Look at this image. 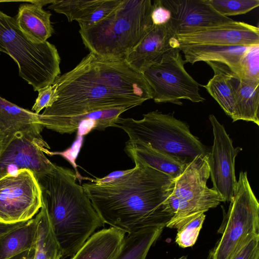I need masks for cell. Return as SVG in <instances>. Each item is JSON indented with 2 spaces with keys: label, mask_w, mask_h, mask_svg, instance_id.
Segmentation results:
<instances>
[{
  "label": "cell",
  "mask_w": 259,
  "mask_h": 259,
  "mask_svg": "<svg viewBox=\"0 0 259 259\" xmlns=\"http://www.w3.org/2000/svg\"><path fill=\"white\" fill-rule=\"evenodd\" d=\"M123 2V0H93L77 20L80 29L87 28L106 18Z\"/></svg>",
  "instance_id": "obj_27"
},
{
  "label": "cell",
  "mask_w": 259,
  "mask_h": 259,
  "mask_svg": "<svg viewBox=\"0 0 259 259\" xmlns=\"http://www.w3.org/2000/svg\"><path fill=\"white\" fill-rule=\"evenodd\" d=\"M54 1H30L20 5L14 18L20 31L31 42L43 43L53 33L50 19L52 14L42 7Z\"/></svg>",
  "instance_id": "obj_18"
},
{
  "label": "cell",
  "mask_w": 259,
  "mask_h": 259,
  "mask_svg": "<svg viewBox=\"0 0 259 259\" xmlns=\"http://www.w3.org/2000/svg\"><path fill=\"white\" fill-rule=\"evenodd\" d=\"M170 17V11L161 4L160 0H155L153 2L151 14L153 25L165 24L169 21Z\"/></svg>",
  "instance_id": "obj_34"
},
{
  "label": "cell",
  "mask_w": 259,
  "mask_h": 259,
  "mask_svg": "<svg viewBox=\"0 0 259 259\" xmlns=\"http://www.w3.org/2000/svg\"><path fill=\"white\" fill-rule=\"evenodd\" d=\"M218 230L220 239L209 259H231L252 234H259V203L246 171H241L234 194Z\"/></svg>",
  "instance_id": "obj_8"
},
{
  "label": "cell",
  "mask_w": 259,
  "mask_h": 259,
  "mask_svg": "<svg viewBox=\"0 0 259 259\" xmlns=\"http://www.w3.org/2000/svg\"><path fill=\"white\" fill-rule=\"evenodd\" d=\"M231 259H259V234H252Z\"/></svg>",
  "instance_id": "obj_33"
},
{
  "label": "cell",
  "mask_w": 259,
  "mask_h": 259,
  "mask_svg": "<svg viewBox=\"0 0 259 259\" xmlns=\"http://www.w3.org/2000/svg\"><path fill=\"white\" fill-rule=\"evenodd\" d=\"M44 127L38 114L22 108L0 96V140L21 134L42 143H47L41 132Z\"/></svg>",
  "instance_id": "obj_17"
},
{
  "label": "cell",
  "mask_w": 259,
  "mask_h": 259,
  "mask_svg": "<svg viewBox=\"0 0 259 259\" xmlns=\"http://www.w3.org/2000/svg\"><path fill=\"white\" fill-rule=\"evenodd\" d=\"M50 146L21 134L0 140V179L23 169L35 177L51 171L55 164L45 156Z\"/></svg>",
  "instance_id": "obj_11"
},
{
  "label": "cell",
  "mask_w": 259,
  "mask_h": 259,
  "mask_svg": "<svg viewBox=\"0 0 259 259\" xmlns=\"http://www.w3.org/2000/svg\"><path fill=\"white\" fill-rule=\"evenodd\" d=\"M128 109L124 107L108 108L65 116L40 117L38 114V118L44 127L61 134H70L77 130L82 121L88 119L97 121L100 125V131L107 127L114 126L120 115Z\"/></svg>",
  "instance_id": "obj_22"
},
{
  "label": "cell",
  "mask_w": 259,
  "mask_h": 259,
  "mask_svg": "<svg viewBox=\"0 0 259 259\" xmlns=\"http://www.w3.org/2000/svg\"><path fill=\"white\" fill-rule=\"evenodd\" d=\"M54 83L57 100L40 117L73 116L113 108L130 109L152 99L143 73L124 59H105L91 52Z\"/></svg>",
  "instance_id": "obj_1"
},
{
  "label": "cell",
  "mask_w": 259,
  "mask_h": 259,
  "mask_svg": "<svg viewBox=\"0 0 259 259\" xmlns=\"http://www.w3.org/2000/svg\"><path fill=\"white\" fill-rule=\"evenodd\" d=\"M36 222L0 223V259H24L34 253Z\"/></svg>",
  "instance_id": "obj_16"
},
{
  "label": "cell",
  "mask_w": 259,
  "mask_h": 259,
  "mask_svg": "<svg viewBox=\"0 0 259 259\" xmlns=\"http://www.w3.org/2000/svg\"><path fill=\"white\" fill-rule=\"evenodd\" d=\"M180 45H213L252 46L259 45V29L243 22L199 28L178 34Z\"/></svg>",
  "instance_id": "obj_15"
},
{
  "label": "cell",
  "mask_w": 259,
  "mask_h": 259,
  "mask_svg": "<svg viewBox=\"0 0 259 259\" xmlns=\"http://www.w3.org/2000/svg\"><path fill=\"white\" fill-rule=\"evenodd\" d=\"M209 119L213 135V145L208 155L212 189L223 197L225 202H230L234 196L237 183L235 170V158L242 149L233 146L232 140L214 115H209Z\"/></svg>",
  "instance_id": "obj_12"
},
{
  "label": "cell",
  "mask_w": 259,
  "mask_h": 259,
  "mask_svg": "<svg viewBox=\"0 0 259 259\" xmlns=\"http://www.w3.org/2000/svg\"><path fill=\"white\" fill-rule=\"evenodd\" d=\"M174 259H187V255H184L182 256L179 258H174Z\"/></svg>",
  "instance_id": "obj_37"
},
{
  "label": "cell",
  "mask_w": 259,
  "mask_h": 259,
  "mask_svg": "<svg viewBox=\"0 0 259 259\" xmlns=\"http://www.w3.org/2000/svg\"><path fill=\"white\" fill-rule=\"evenodd\" d=\"M162 230L161 228L148 227L127 234L116 259H146L150 248L158 239Z\"/></svg>",
  "instance_id": "obj_26"
},
{
  "label": "cell",
  "mask_w": 259,
  "mask_h": 259,
  "mask_svg": "<svg viewBox=\"0 0 259 259\" xmlns=\"http://www.w3.org/2000/svg\"><path fill=\"white\" fill-rule=\"evenodd\" d=\"M41 191L34 174L23 169L0 179V223L13 224L33 218L42 206Z\"/></svg>",
  "instance_id": "obj_10"
},
{
  "label": "cell",
  "mask_w": 259,
  "mask_h": 259,
  "mask_svg": "<svg viewBox=\"0 0 259 259\" xmlns=\"http://www.w3.org/2000/svg\"><path fill=\"white\" fill-rule=\"evenodd\" d=\"M170 12L169 22L177 35L234 21L218 13L207 0H160Z\"/></svg>",
  "instance_id": "obj_14"
},
{
  "label": "cell",
  "mask_w": 259,
  "mask_h": 259,
  "mask_svg": "<svg viewBox=\"0 0 259 259\" xmlns=\"http://www.w3.org/2000/svg\"><path fill=\"white\" fill-rule=\"evenodd\" d=\"M214 75L203 87L218 102L226 114L232 119L234 116L235 102L231 87L228 81L227 69L224 63L207 61Z\"/></svg>",
  "instance_id": "obj_25"
},
{
  "label": "cell",
  "mask_w": 259,
  "mask_h": 259,
  "mask_svg": "<svg viewBox=\"0 0 259 259\" xmlns=\"http://www.w3.org/2000/svg\"><path fill=\"white\" fill-rule=\"evenodd\" d=\"M91 2L89 0H55L48 8L64 14L69 22L77 21Z\"/></svg>",
  "instance_id": "obj_30"
},
{
  "label": "cell",
  "mask_w": 259,
  "mask_h": 259,
  "mask_svg": "<svg viewBox=\"0 0 259 259\" xmlns=\"http://www.w3.org/2000/svg\"><path fill=\"white\" fill-rule=\"evenodd\" d=\"M209 177L208 155H198L186 164L183 172L174 179L167 201L169 211L173 217L166 227L178 229L225 202L218 193L207 187Z\"/></svg>",
  "instance_id": "obj_7"
},
{
  "label": "cell",
  "mask_w": 259,
  "mask_h": 259,
  "mask_svg": "<svg viewBox=\"0 0 259 259\" xmlns=\"http://www.w3.org/2000/svg\"><path fill=\"white\" fill-rule=\"evenodd\" d=\"M240 77L259 81V45L250 46L241 62Z\"/></svg>",
  "instance_id": "obj_31"
},
{
  "label": "cell",
  "mask_w": 259,
  "mask_h": 259,
  "mask_svg": "<svg viewBox=\"0 0 259 259\" xmlns=\"http://www.w3.org/2000/svg\"><path fill=\"white\" fill-rule=\"evenodd\" d=\"M35 177L62 259L70 257L105 223L71 169L55 164L51 171Z\"/></svg>",
  "instance_id": "obj_3"
},
{
  "label": "cell",
  "mask_w": 259,
  "mask_h": 259,
  "mask_svg": "<svg viewBox=\"0 0 259 259\" xmlns=\"http://www.w3.org/2000/svg\"><path fill=\"white\" fill-rule=\"evenodd\" d=\"M151 0H123L106 18L79 33L85 47L100 57L124 59L153 24Z\"/></svg>",
  "instance_id": "obj_4"
},
{
  "label": "cell",
  "mask_w": 259,
  "mask_h": 259,
  "mask_svg": "<svg viewBox=\"0 0 259 259\" xmlns=\"http://www.w3.org/2000/svg\"><path fill=\"white\" fill-rule=\"evenodd\" d=\"M35 219L36 237L33 259H62L61 249L43 204Z\"/></svg>",
  "instance_id": "obj_24"
},
{
  "label": "cell",
  "mask_w": 259,
  "mask_h": 259,
  "mask_svg": "<svg viewBox=\"0 0 259 259\" xmlns=\"http://www.w3.org/2000/svg\"><path fill=\"white\" fill-rule=\"evenodd\" d=\"M250 46L213 45H180L186 63L214 61L224 63L239 77L241 62Z\"/></svg>",
  "instance_id": "obj_19"
},
{
  "label": "cell",
  "mask_w": 259,
  "mask_h": 259,
  "mask_svg": "<svg viewBox=\"0 0 259 259\" xmlns=\"http://www.w3.org/2000/svg\"><path fill=\"white\" fill-rule=\"evenodd\" d=\"M125 237L121 230L110 227L95 232L69 259H116Z\"/></svg>",
  "instance_id": "obj_21"
},
{
  "label": "cell",
  "mask_w": 259,
  "mask_h": 259,
  "mask_svg": "<svg viewBox=\"0 0 259 259\" xmlns=\"http://www.w3.org/2000/svg\"><path fill=\"white\" fill-rule=\"evenodd\" d=\"M0 51L17 63L19 74L34 91L52 84L61 73V59L55 45L31 42L20 31L14 17L0 11Z\"/></svg>",
  "instance_id": "obj_6"
},
{
  "label": "cell",
  "mask_w": 259,
  "mask_h": 259,
  "mask_svg": "<svg viewBox=\"0 0 259 259\" xmlns=\"http://www.w3.org/2000/svg\"><path fill=\"white\" fill-rule=\"evenodd\" d=\"M208 258V257H207ZM207 259H209L208 258Z\"/></svg>",
  "instance_id": "obj_38"
},
{
  "label": "cell",
  "mask_w": 259,
  "mask_h": 259,
  "mask_svg": "<svg viewBox=\"0 0 259 259\" xmlns=\"http://www.w3.org/2000/svg\"><path fill=\"white\" fill-rule=\"evenodd\" d=\"M125 151L129 157H136L174 179L183 172L187 163L180 159L162 153L140 143L127 141Z\"/></svg>",
  "instance_id": "obj_23"
},
{
  "label": "cell",
  "mask_w": 259,
  "mask_h": 259,
  "mask_svg": "<svg viewBox=\"0 0 259 259\" xmlns=\"http://www.w3.org/2000/svg\"><path fill=\"white\" fill-rule=\"evenodd\" d=\"M186 63L178 52L151 66L143 73L152 90V99L155 103L182 105V100L194 103L205 101L200 94L199 83L185 69Z\"/></svg>",
  "instance_id": "obj_9"
},
{
  "label": "cell",
  "mask_w": 259,
  "mask_h": 259,
  "mask_svg": "<svg viewBox=\"0 0 259 259\" xmlns=\"http://www.w3.org/2000/svg\"><path fill=\"white\" fill-rule=\"evenodd\" d=\"M38 96L32 107V110L36 114L43 109L51 107L57 100V87L53 83L38 91Z\"/></svg>",
  "instance_id": "obj_32"
},
{
  "label": "cell",
  "mask_w": 259,
  "mask_h": 259,
  "mask_svg": "<svg viewBox=\"0 0 259 259\" xmlns=\"http://www.w3.org/2000/svg\"><path fill=\"white\" fill-rule=\"evenodd\" d=\"M130 170L131 169L113 171L103 178L96 179V180L93 181V182L98 185L106 183L122 177V176L128 173Z\"/></svg>",
  "instance_id": "obj_35"
},
{
  "label": "cell",
  "mask_w": 259,
  "mask_h": 259,
  "mask_svg": "<svg viewBox=\"0 0 259 259\" xmlns=\"http://www.w3.org/2000/svg\"><path fill=\"white\" fill-rule=\"evenodd\" d=\"M227 73L235 102L233 122L243 120L259 125V81L240 78L228 66Z\"/></svg>",
  "instance_id": "obj_20"
},
{
  "label": "cell",
  "mask_w": 259,
  "mask_h": 259,
  "mask_svg": "<svg viewBox=\"0 0 259 259\" xmlns=\"http://www.w3.org/2000/svg\"><path fill=\"white\" fill-rule=\"evenodd\" d=\"M34 253L25 258H24V259H33Z\"/></svg>",
  "instance_id": "obj_36"
},
{
  "label": "cell",
  "mask_w": 259,
  "mask_h": 259,
  "mask_svg": "<svg viewBox=\"0 0 259 259\" xmlns=\"http://www.w3.org/2000/svg\"><path fill=\"white\" fill-rule=\"evenodd\" d=\"M135 164L126 174L110 182L82 186L105 224L127 234L148 227L163 229L173 217L167 199L174 179L130 156Z\"/></svg>",
  "instance_id": "obj_2"
},
{
  "label": "cell",
  "mask_w": 259,
  "mask_h": 259,
  "mask_svg": "<svg viewBox=\"0 0 259 259\" xmlns=\"http://www.w3.org/2000/svg\"><path fill=\"white\" fill-rule=\"evenodd\" d=\"M212 7L221 15L246 14L259 6V0H207Z\"/></svg>",
  "instance_id": "obj_28"
},
{
  "label": "cell",
  "mask_w": 259,
  "mask_h": 259,
  "mask_svg": "<svg viewBox=\"0 0 259 259\" xmlns=\"http://www.w3.org/2000/svg\"><path fill=\"white\" fill-rule=\"evenodd\" d=\"M205 219L201 213L178 229L176 242L181 247L192 246L196 242Z\"/></svg>",
  "instance_id": "obj_29"
},
{
  "label": "cell",
  "mask_w": 259,
  "mask_h": 259,
  "mask_svg": "<svg viewBox=\"0 0 259 259\" xmlns=\"http://www.w3.org/2000/svg\"><path fill=\"white\" fill-rule=\"evenodd\" d=\"M180 52V44L169 21L161 25H153L124 60L134 69L143 73L151 66Z\"/></svg>",
  "instance_id": "obj_13"
},
{
  "label": "cell",
  "mask_w": 259,
  "mask_h": 259,
  "mask_svg": "<svg viewBox=\"0 0 259 259\" xmlns=\"http://www.w3.org/2000/svg\"><path fill=\"white\" fill-rule=\"evenodd\" d=\"M128 135V142L140 143L188 163L198 155H209V150L193 135L188 124L158 111L143 115L141 119L119 117L114 126Z\"/></svg>",
  "instance_id": "obj_5"
}]
</instances>
